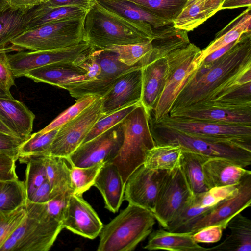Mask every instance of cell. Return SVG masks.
<instances>
[{"instance_id":"obj_1","label":"cell","mask_w":251,"mask_h":251,"mask_svg":"<svg viewBox=\"0 0 251 251\" xmlns=\"http://www.w3.org/2000/svg\"><path fill=\"white\" fill-rule=\"evenodd\" d=\"M251 64V31L243 34L223 55L194 71L169 112L206 102L227 81Z\"/></svg>"},{"instance_id":"obj_2","label":"cell","mask_w":251,"mask_h":251,"mask_svg":"<svg viewBox=\"0 0 251 251\" xmlns=\"http://www.w3.org/2000/svg\"><path fill=\"white\" fill-rule=\"evenodd\" d=\"M84 28L85 42L101 49L147 42L155 33L151 25L126 18L97 2L87 13Z\"/></svg>"},{"instance_id":"obj_3","label":"cell","mask_w":251,"mask_h":251,"mask_svg":"<svg viewBox=\"0 0 251 251\" xmlns=\"http://www.w3.org/2000/svg\"><path fill=\"white\" fill-rule=\"evenodd\" d=\"M150 114L140 103L121 122L123 139L111 162L126 184L130 175L143 164L148 152L156 144L150 125Z\"/></svg>"},{"instance_id":"obj_4","label":"cell","mask_w":251,"mask_h":251,"mask_svg":"<svg viewBox=\"0 0 251 251\" xmlns=\"http://www.w3.org/2000/svg\"><path fill=\"white\" fill-rule=\"evenodd\" d=\"M156 219L153 213L131 204L109 223L100 234L98 251H131L152 231Z\"/></svg>"},{"instance_id":"obj_5","label":"cell","mask_w":251,"mask_h":251,"mask_svg":"<svg viewBox=\"0 0 251 251\" xmlns=\"http://www.w3.org/2000/svg\"><path fill=\"white\" fill-rule=\"evenodd\" d=\"M26 216L0 249V251H48L63 228L62 223L50 216L46 204L27 200Z\"/></svg>"},{"instance_id":"obj_6","label":"cell","mask_w":251,"mask_h":251,"mask_svg":"<svg viewBox=\"0 0 251 251\" xmlns=\"http://www.w3.org/2000/svg\"><path fill=\"white\" fill-rule=\"evenodd\" d=\"M85 18L59 21L27 29L10 44L19 51L48 50L79 44L85 42Z\"/></svg>"},{"instance_id":"obj_7","label":"cell","mask_w":251,"mask_h":251,"mask_svg":"<svg viewBox=\"0 0 251 251\" xmlns=\"http://www.w3.org/2000/svg\"><path fill=\"white\" fill-rule=\"evenodd\" d=\"M152 125L151 128L155 144L178 145L182 150L198 153L208 158H224L243 168L251 164L250 146L210 141L174 129Z\"/></svg>"},{"instance_id":"obj_8","label":"cell","mask_w":251,"mask_h":251,"mask_svg":"<svg viewBox=\"0 0 251 251\" xmlns=\"http://www.w3.org/2000/svg\"><path fill=\"white\" fill-rule=\"evenodd\" d=\"M201 50L190 42L177 47L166 55L167 68L163 90L153 110V123L168 116L173 104L192 72Z\"/></svg>"},{"instance_id":"obj_9","label":"cell","mask_w":251,"mask_h":251,"mask_svg":"<svg viewBox=\"0 0 251 251\" xmlns=\"http://www.w3.org/2000/svg\"><path fill=\"white\" fill-rule=\"evenodd\" d=\"M152 124L210 141L251 147V126L224 124L169 115Z\"/></svg>"},{"instance_id":"obj_10","label":"cell","mask_w":251,"mask_h":251,"mask_svg":"<svg viewBox=\"0 0 251 251\" xmlns=\"http://www.w3.org/2000/svg\"><path fill=\"white\" fill-rule=\"evenodd\" d=\"M94 48L83 42L66 48L43 51H19L8 54V61L14 77L24 76L28 71L47 65L63 61L82 62Z\"/></svg>"},{"instance_id":"obj_11","label":"cell","mask_w":251,"mask_h":251,"mask_svg":"<svg viewBox=\"0 0 251 251\" xmlns=\"http://www.w3.org/2000/svg\"><path fill=\"white\" fill-rule=\"evenodd\" d=\"M90 55L100 68V73L96 78L62 86L61 88L67 90L75 98L78 99L86 95L102 97L123 74L136 66L125 65L119 61L116 53L106 49L94 48Z\"/></svg>"},{"instance_id":"obj_12","label":"cell","mask_w":251,"mask_h":251,"mask_svg":"<svg viewBox=\"0 0 251 251\" xmlns=\"http://www.w3.org/2000/svg\"><path fill=\"white\" fill-rule=\"evenodd\" d=\"M100 97L75 118L60 127L52 142L50 155L67 159L83 142L103 115Z\"/></svg>"},{"instance_id":"obj_13","label":"cell","mask_w":251,"mask_h":251,"mask_svg":"<svg viewBox=\"0 0 251 251\" xmlns=\"http://www.w3.org/2000/svg\"><path fill=\"white\" fill-rule=\"evenodd\" d=\"M192 196L179 167L167 171L159 188L153 212L156 220L164 228Z\"/></svg>"},{"instance_id":"obj_14","label":"cell","mask_w":251,"mask_h":251,"mask_svg":"<svg viewBox=\"0 0 251 251\" xmlns=\"http://www.w3.org/2000/svg\"><path fill=\"white\" fill-rule=\"evenodd\" d=\"M168 115L224 124L251 126V107L223 100L195 104L170 112Z\"/></svg>"},{"instance_id":"obj_15","label":"cell","mask_w":251,"mask_h":251,"mask_svg":"<svg viewBox=\"0 0 251 251\" xmlns=\"http://www.w3.org/2000/svg\"><path fill=\"white\" fill-rule=\"evenodd\" d=\"M121 123L81 144L66 159L71 166L78 167H88L111 161L117 154L123 142Z\"/></svg>"},{"instance_id":"obj_16","label":"cell","mask_w":251,"mask_h":251,"mask_svg":"<svg viewBox=\"0 0 251 251\" xmlns=\"http://www.w3.org/2000/svg\"><path fill=\"white\" fill-rule=\"evenodd\" d=\"M173 50L160 42H155L151 53L141 63L140 102L150 115L164 85L167 68L166 55Z\"/></svg>"},{"instance_id":"obj_17","label":"cell","mask_w":251,"mask_h":251,"mask_svg":"<svg viewBox=\"0 0 251 251\" xmlns=\"http://www.w3.org/2000/svg\"><path fill=\"white\" fill-rule=\"evenodd\" d=\"M251 204V174L246 176L239 183L234 195L218 203L208 212L197 220L191 226V234L211 226L218 225L226 228L229 221Z\"/></svg>"},{"instance_id":"obj_18","label":"cell","mask_w":251,"mask_h":251,"mask_svg":"<svg viewBox=\"0 0 251 251\" xmlns=\"http://www.w3.org/2000/svg\"><path fill=\"white\" fill-rule=\"evenodd\" d=\"M166 171L151 169L143 164L139 167L126 183L124 200L153 213L159 188Z\"/></svg>"},{"instance_id":"obj_19","label":"cell","mask_w":251,"mask_h":251,"mask_svg":"<svg viewBox=\"0 0 251 251\" xmlns=\"http://www.w3.org/2000/svg\"><path fill=\"white\" fill-rule=\"evenodd\" d=\"M142 96L141 66L123 74L101 98L103 116L140 101Z\"/></svg>"},{"instance_id":"obj_20","label":"cell","mask_w":251,"mask_h":251,"mask_svg":"<svg viewBox=\"0 0 251 251\" xmlns=\"http://www.w3.org/2000/svg\"><path fill=\"white\" fill-rule=\"evenodd\" d=\"M63 228L90 239L98 236L103 225L92 206L82 196L71 194L62 220Z\"/></svg>"},{"instance_id":"obj_21","label":"cell","mask_w":251,"mask_h":251,"mask_svg":"<svg viewBox=\"0 0 251 251\" xmlns=\"http://www.w3.org/2000/svg\"><path fill=\"white\" fill-rule=\"evenodd\" d=\"M87 59L80 63L63 61L47 65L28 71L24 77L62 88L88 72Z\"/></svg>"},{"instance_id":"obj_22","label":"cell","mask_w":251,"mask_h":251,"mask_svg":"<svg viewBox=\"0 0 251 251\" xmlns=\"http://www.w3.org/2000/svg\"><path fill=\"white\" fill-rule=\"evenodd\" d=\"M125 184L116 166L107 162L100 170L94 186L100 192L105 207L115 213L124 201Z\"/></svg>"},{"instance_id":"obj_23","label":"cell","mask_w":251,"mask_h":251,"mask_svg":"<svg viewBox=\"0 0 251 251\" xmlns=\"http://www.w3.org/2000/svg\"><path fill=\"white\" fill-rule=\"evenodd\" d=\"M0 118L16 137L24 141L31 135L35 116L14 98H0Z\"/></svg>"},{"instance_id":"obj_24","label":"cell","mask_w":251,"mask_h":251,"mask_svg":"<svg viewBox=\"0 0 251 251\" xmlns=\"http://www.w3.org/2000/svg\"><path fill=\"white\" fill-rule=\"evenodd\" d=\"M205 181L208 188L238 184L250 170L221 157L209 158L203 164Z\"/></svg>"},{"instance_id":"obj_25","label":"cell","mask_w":251,"mask_h":251,"mask_svg":"<svg viewBox=\"0 0 251 251\" xmlns=\"http://www.w3.org/2000/svg\"><path fill=\"white\" fill-rule=\"evenodd\" d=\"M147 244L143 247L148 250H165L171 251H206L209 248L200 246L190 233L171 232L160 228L149 235Z\"/></svg>"},{"instance_id":"obj_26","label":"cell","mask_w":251,"mask_h":251,"mask_svg":"<svg viewBox=\"0 0 251 251\" xmlns=\"http://www.w3.org/2000/svg\"><path fill=\"white\" fill-rule=\"evenodd\" d=\"M229 234L221 243L209 248V251H251V221L241 213L228 223Z\"/></svg>"},{"instance_id":"obj_27","label":"cell","mask_w":251,"mask_h":251,"mask_svg":"<svg viewBox=\"0 0 251 251\" xmlns=\"http://www.w3.org/2000/svg\"><path fill=\"white\" fill-rule=\"evenodd\" d=\"M251 7H249L239 15V19L232 27L222 30L216 35L214 40L201 50L200 55L195 59L196 69L208 55L236 40L243 34L251 31Z\"/></svg>"},{"instance_id":"obj_28","label":"cell","mask_w":251,"mask_h":251,"mask_svg":"<svg viewBox=\"0 0 251 251\" xmlns=\"http://www.w3.org/2000/svg\"><path fill=\"white\" fill-rule=\"evenodd\" d=\"M88 12L77 7H47L40 5L26 13L27 29L59 21L82 18Z\"/></svg>"},{"instance_id":"obj_29","label":"cell","mask_w":251,"mask_h":251,"mask_svg":"<svg viewBox=\"0 0 251 251\" xmlns=\"http://www.w3.org/2000/svg\"><path fill=\"white\" fill-rule=\"evenodd\" d=\"M208 158L202 155L182 150L179 168L193 195L209 189L203 170V164Z\"/></svg>"},{"instance_id":"obj_30","label":"cell","mask_w":251,"mask_h":251,"mask_svg":"<svg viewBox=\"0 0 251 251\" xmlns=\"http://www.w3.org/2000/svg\"><path fill=\"white\" fill-rule=\"evenodd\" d=\"M97 2L129 19L148 23L154 29L173 25V23L151 14L126 0H96Z\"/></svg>"},{"instance_id":"obj_31","label":"cell","mask_w":251,"mask_h":251,"mask_svg":"<svg viewBox=\"0 0 251 251\" xmlns=\"http://www.w3.org/2000/svg\"><path fill=\"white\" fill-rule=\"evenodd\" d=\"M64 158L52 155L45 158L47 179L50 187V199L62 194H72L71 170Z\"/></svg>"},{"instance_id":"obj_32","label":"cell","mask_w":251,"mask_h":251,"mask_svg":"<svg viewBox=\"0 0 251 251\" xmlns=\"http://www.w3.org/2000/svg\"><path fill=\"white\" fill-rule=\"evenodd\" d=\"M181 154L179 145L156 144L148 152L143 165L152 170L171 171L179 167Z\"/></svg>"},{"instance_id":"obj_33","label":"cell","mask_w":251,"mask_h":251,"mask_svg":"<svg viewBox=\"0 0 251 251\" xmlns=\"http://www.w3.org/2000/svg\"><path fill=\"white\" fill-rule=\"evenodd\" d=\"M215 14L206 6L203 0H195L183 8L173 21V25L176 28L189 32Z\"/></svg>"},{"instance_id":"obj_34","label":"cell","mask_w":251,"mask_h":251,"mask_svg":"<svg viewBox=\"0 0 251 251\" xmlns=\"http://www.w3.org/2000/svg\"><path fill=\"white\" fill-rule=\"evenodd\" d=\"M26 13L11 9L0 11V49L27 30Z\"/></svg>"},{"instance_id":"obj_35","label":"cell","mask_w":251,"mask_h":251,"mask_svg":"<svg viewBox=\"0 0 251 251\" xmlns=\"http://www.w3.org/2000/svg\"><path fill=\"white\" fill-rule=\"evenodd\" d=\"M27 201L25 182L17 179L2 182L0 211H11L25 206Z\"/></svg>"},{"instance_id":"obj_36","label":"cell","mask_w":251,"mask_h":251,"mask_svg":"<svg viewBox=\"0 0 251 251\" xmlns=\"http://www.w3.org/2000/svg\"><path fill=\"white\" fill-rule=\"evenodd\" d=\"M157 17L173 23L188 0H126Z\"/></svg>"},{"instance_id":"obj_37","label":"cell","mask_w":251,"mask_h":251,"mask_svg":"<svg viewBox=\"0 0 251 251\" xmlns=\"http://www.w3.org/2000/svg\"><path fill=\"white\" fill-rule=\"evenodd\" d=\"M154 43L151 41L125 45H111L106 49L116 53L121 62L128 66H141L142 61L153 50Z\"/></svg>"},{"instance_id":"obj_38","label":"cell","mask_w":251,"mask_h":251,"mask_svg":"<svg viewBox=\"0 0 251 251\" xmlns=\"http://www.w3.org/2000/svg\"><path fill=\"white\" fill-rule=\"evenodd\" d=\"M55 129L45 133L39 131L31 134L20 145L18 150V158L39 155H50L52 142L58 131Z\"/></svg>"},{"instance_id":"obj_39","label":"cell","mask_w":251,"mask_h":251,"mask_svg":"<svg viewBox=\"0 0 251 251\" xmlns=\"http://www.w3.org/2000/svg\"><path fill=\"white\" fill-rule=\"evenodd\" d=\"M46 156L39 155L18 158L20 163L27 164L24 182L27 199L37 188L48 180L45 165Z\"/></svg>"},{"instance_id":"obj_40","label":"cell","mask_w":251,"mask_h":251,"mask_svg":"<svg viewBox=\"0 0 251 251\" xmlns=\"http://www.w3.org/2000/svg\"><path fill=\"white\" fill-rule=\"evenodd\" d=\"M191 200L164 229L171 232L188 233L192 225L215 205L209 207L194 205Z\"/></svg>"},{"instance_id":"obj_41","label":"cell","mask_w":251,"mask_h":251,"mask_svg":"<svg viewBox=\"0 0 251 251\" xmlns=\"http://www.w3.org/2000/svg\"><path fill=\"white\" fill-rule=\"evenodd\" d=\"M103 164L100 163L88 167L71 166V179L73 194L82 196L94 186L96 176Z\"/></svg>"},{"instance_id":"obj_42","label":"cell","mask_w":251,"mask_h":251,"mask_svg":"<svg viewBox=\"0 0 251 251\" xmlns=\"http://www.w3.org/2000/svg\"><path fill=\"white\" fill-rule=\"evenodd\" d=\"M99 97L94 95H86L77 99L74 104L60 113L47 126L39 131L41 133H45L59 128L77 116Z\"/></svg>"},{"instance_id":"obj_43","label":"cell","mask_w":251,"mask_h":251,"mask_svg":"<svg viewBox=\"0 0 251 251\" xmlns=\"http://www.w3.org/2000/svg\"><path fill=\"white\" fill-rule=\"evenodd\" d=\"M140 103L139 101L130 104L100 118L95 124L82 143L92 140L120 123Z\"/></svg>"},{"instance_id":"obj_44","label":"cell","mask_w":251,"mask_h":251,"mask_svg":"<svg viewBox=\"0 0 251 251\" xmlns=\"http://www.w3.org/2000/svg\"><path fill=\"white\" fill-rule=\"evenodd\" d=\"M238 184L213 187L205 192L194 195L191 200V203L201 207L214 206L236 194Z\"/></svg>"},{"instance_id":"obj_45","label":"cell","mask_w":251,"mask_h":251,"mask_svg":"<svg viewBox=\"0 0 251 251\" xmlns=\"http://www.w3.org/2000/svg\"><path fill=\"white\" fill-rule=\"evenodd\" d=\"M25 206L11 211H0V249L24 220Z\"/></svg>"},{"instance_id":"obj_46","label":"cell","mask_w":251,"mask_h":251,"mask_svg":"<svg viewBox=\"0 0 251 251\" xmlns=\"http://www.w3.org/2000/svg\"><path fill=\"white\" fill-rule=\"evenodd\" d=\"M19 50L10 45L0 49V85L10 90L14 85V76L9 65L8 53Z\"/></svg>"},{"instance_id":"obj_47","label":"cell","mask_w":251,"mask_h":251,"mask_svg":"<svg viewBox=\"0 0 251 251\" xmlns=\"http://www.w3.org/2000/svg\"><path fill=\"white\" fill-rule=\"evenodd\" d=\"M224 229L221 226H211L199 230L192 235L198 243H214L220 240Z\"/></svg>"},{"instance_id":"obj_48","label":"cell","mask_w":251,"mask_h":251,"mask_svg":"<svg viewBox=\"0 0 251 251\" xmlns=\"http://www.w3.org/2000/svg\"><path fill=\"white\" fill-rule=\"evenodd\" d=\"M11 156L0 152V182L17 179L15 162Z\"/></svg>"},{"instance_id":"obj_49","label":"cell","mask_w":251,"mask_h":251,"mask_svg":"<svg viewBox=\"0 0 251 251\" xmlns=\"http://www.w3.org/2000/svg\"><path fill=\"white\" fill-rule=\"evenodd\" d=\"M70 194L56 196L45 203L48 213L62 222L64 212Z\"/></svg>"},{"instance_id":"obj_50","label":"cell","mask_w":251,"mask_h":251,"mask_svg":"<svg viewBox=\"0 0 251 251\" xmlns=\"http://www.w3.org/2000/svg\"><path fill=\"white\" fill-rule=\"evenodd\" d=\"M49 0H0V11L11 9L27 13Z\"/></svg>"},{"instance_id":"obj_51","label":"cell","mask_w":251,"mask_h":251,"mask_svg":"<svg viewBox=\"0 0 251 251\" xmlns=\"http://www.w3.org/2000/svg\"><path fill=\"white\" fill-rule=\"evenodd\" d=\"M23 140L0 131V152L18 159V150Z\"/></svg>"},{"instance_id":"obj_52","label":"cell","mask_w":251,"mask_h":251,"mask_svg":"<svg viewBox=\"0 0 251 251\" xmlns=\"http://www.w3.org/2000/svg\"><path fill=\"white\" fill-rule=\"evenodd\" d=\"M96 0H49L41 5L47 7H77L89 10Z\"/></svg>"},{"instance_id":"obj_53","label":"cell","mask_w":251,"mask_h":251,"mask_svg":"<svg viewBox=\"0 0 251 251\" xmlns=\"http://www.w3.org/2000/svg\"><path fill=\"white\" fill-rule=\"evenodd\" d=\"M50 200V187L48 180L32 193L27 200L31 202L45 204Z\"/></svg>"},{"instance_id":"obj_54","label":"cell","mask_w":251,"mask_h":251,"mask_svg":"<svg viewBox=\"0 0 251 251\" xmlns=\"http://www.w3.org/2000/svg\"><path fill=\"white\" fill-rule=\"evenodd\" d=\"M237 39L208 55L200 64H209L214 62L225 54L237 42Z\"/></svg>"},{"instance_id":"obj_55","label":"cell","mask_w":251,"mask_h":251,"mask_svg":"<svg viewBox=\"0 0 251 251\" xmlns=\"http://www.w3.org/2000/svg\"><path fill=\"white\" fill-rule=\"evenodd\" d=\"M251 7V0H224L221 10Z\"/></svg>"},{"instance_id":"obj_56","label":"cell","mask_w":251,"mask_h":251,"mask_svg":"<svg viewBox=\"0 0 251 251\" xmlns=\"http://www.w3.org/2000/svg\"><path fill=\"white\" fill-rule=\"evenodd\" d=\"M206 6L215 13L221 10V6L224 0H203Z\"/></svg>"},{"instance_id":"obj_57","label":"cell","mask_w":251,"mask_h":251,"mask_svg":"<svg viewBox=\"0 0 251 251\" xmlns=\"http://www.w3.org/2000/svg\"><path fill=\"white\" fill-rule=\"evenodd\" d=\"M0 98L12 99L13 98L10 90H6L0 85Z\"/></svg>"},{"instance_id":"obj_58","label":"cell","mask_w":251,"mask_h":251,"mask_svg":"<svg viewBox=\"0 0 251 251\" xmlns=\"http://www.w3.org/2000/svg\"><path fill=\"white\" fill-rule=\"evenodd\" d=\"M0 131L8 134L16 136L14 133L5 125L0 118Z\"/></svg>"},{"instance_id":"obj_59","label":"cell","mask_w":251,"mask_h":251,"mask_svg":"<svg viewBox=\"0 0 251 251\" xmlns=\"http://www.w3.org/2000/svg\"><path fill=\"white\" fill-rule=\"evenodd\" d=\"M194 0H188L187 1V4H186V5H188V4H190L191 2H192ZM185 5V6H186Z\"/></svg>"},{"instance_id":"obj_60","label":"cell","mask_w":251,"mask_h":251,"mask_svg":"<svg viewBox=\"0 0 251 251\" xmlns=\"http://www.w3.org/2000/svg\"><path fill=\"white\" fill-rule=\"evenodd\" d=\"M1 183H2V182H0V185H1Z\"/></svg>"}]
</instances>
